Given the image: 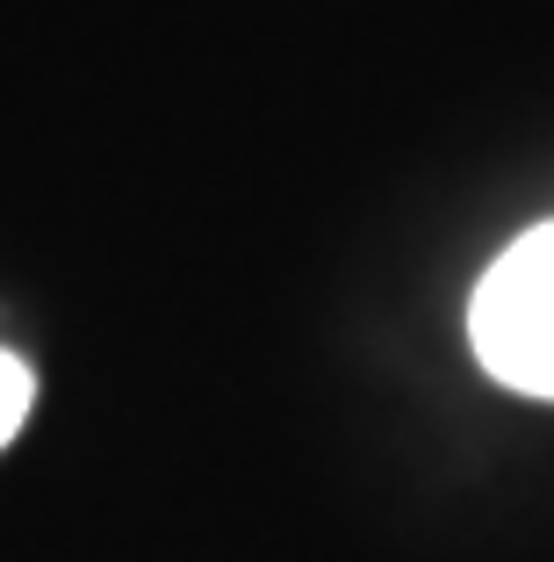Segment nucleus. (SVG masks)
I'll return each mask as SVG.
<instances>
[{
	"label": "nucleus",
	"instance_id": "obj_1",
	"mask_svg": "<svg viewBox=\"0 0 554 562\" xmlns=\"http://www.w3.org/2000/svg\"><path fill=\"white\" fill-rule=\"evenodd\" d=\"M468 339L505 390L554 397V224H533L519 246L497 252L468 303Z\"/></svg>",
	"mask_w": 554,
	"mask_h": 562
},
{
	"label": "nucleus",
	"instance_id": "obj_2",
	"mask_svg": "<svg viewBox=\"0 0 554 562\" xmlns=\"http://www.w3.org/2000/svg\"><path fill=\"white\" fill-rule=\"evenodd\" d=\"M30 404H36V375H30V361L0 347V447H8L22 426H30Z\"/></svg>",
	"mask_w": 554,
	"mask_h": 562
}]
</instances>
